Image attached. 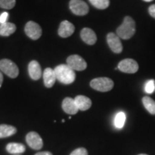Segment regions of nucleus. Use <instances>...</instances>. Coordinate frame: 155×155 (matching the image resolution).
<instances>
[{
  "mask_svg": "<svg viewBox=\"0 0 155 155\" xmlns=\"http://www.w3.org/2000/svg\"><path fill=\"white\" fill-rule=\"evenodd\" d=\"M136 32V23L133 18L127 16L123 22L116 29V35L124 40H129L132 38Z\"/></svg>",
  "mask_w": 155,
  "mask_h": 155,
  "instance_id": "1",
  "label": "nucleus"
},
{
  "mask_svg": "<svg viewBox=\"0 0 155 155\" xmlns=\"http://www.w3.org/2000/svg\"><path fill=\"white\" fill-rule=\"evenodd\" d=\"M57 80L63 84H71L74 82L75 79V73L68 65L65 64L58 65L54 69Z\"/></svg>",
  "mask_w": 155,
  "mask_h": 155,
  "instance_id": "2",
  "label": "nucleus"
},
{
  "mask_svg": "<svg viewBox=\"0 0 155 155\" xmlns=\"http://www.w3.org/2000/svg\"><path fill=\"white\" fill-rule=\"evenodd\" d=\"M90 86L92 88L98 91L108 92L114 88V83L109 78L101 77L93 79L91 81Z\"/></svg>",
  "mask_w": 155,
  "mask_h": 155,
  "instance_id": "3",
  "label": "nucleus"
},
{
  "mask_svg": "<svg viewBox=\"0 0 155 155\" xmlns=\"http://www.w3.org/2000/svg\"><path fill=\"white\" fill-rule=\"evenodd\" d=\"M0 70L11 78H15L19 75L17 65L9 59H2L0 61Z\"/></svg>",
  "mask_w": 155,
  "mask_h": 155,
  "instance_id": "4",
  "label": "nucleus"
},
{
  "mask_svg": "<svg viewBox=\"0 0 155 155\" xmlns=\"http://www.w3.org/2000/svg\"><path fill=\"white\" fill-rule=\"evenodd\" d=\"M69 7L73 14L78 16H84L89 11L88 5L83 0H71Z\"/></svg>",
  "mask_w": 155,
  "mask_h": 155,
  "instance_id": "5",
  "label": "nucleus"
},
{
  "mask_svg": "<svg viewBox=\"0 0 155 155\" xmlns=\"http://www.w3.org/2000/svg\"><path fill=\"white\" fill-rule=\"evenodd\" d=\"M67 65L73 71H82L87 68L86 61L78 55H70L67 58Z\"/></svg>",
  "mask_w": 155,
  "mask_h": 155,
  "instance_id": "6",
  "label": "nucleus"
},
{
  "mask_svg": "<svg viewBox=\"0 0 155 155\" xmlns=\"http://www.w3.org/2000/svg\"><path fill=\"white\" fill-rule=\"evenodd\" d=\"M118 69L123 73L133 74L138 71L139 65L137 62L134 59L127 58L120 61L118 65Z\"/></svg>",
  "mask_w": 155,
  "mask_h": 155,
  "instance_id": "7",
  "label": "nucleus"
},
{
  "mask_svg": "<svg viewBox=\"0 0 155 155\" xmlns=\"http://www.w3.org/2000/svg\"><path fill=\"white\" fill-rule=\"evenodd\" d=\"M25 34L32 40H38L42 35L41 27L33 21H29L25 25Z\"/></svg>",
  "mask_w": 155,
  "mask_h": 155,
  "instance_id": "8",
  "label": "nucleus"
},
{
  "mask_svg": "<svg viewBox=\"0 0 155 155\" xmlns=\"http://www.w3.org/2000/svg\"><path fill=\"white\" fill-rule=\"evenodd\" d=\"M106 40H107V43L109 48L114 53L119 54L121 53L123 50V46L120 40V38L114 32H110L107 35Z\"/></svg>",
  "mask_w": 155,
  "mask_h": 155,
  "instance_id": "9",
  "label": "nucleus"
},
{
  "mask_svg": "<svg viewBox=\"0 0 155 155\" xmlns=\"http://www.w3.org/2000/svg\"><path fill=\"white\" fill-rule=\"evenodd\" d=\"M26 141L30 148L38 150L42 149L43 141L40 136L35 131H30L26 136Z\"/></svg>",
  "mask_w": 155,
  "mask_h": 155,
  "instance_id": "10",
  "label": "nucleus"
},
{
  "mask_svg": "<svg viewBox=\"0 0 155 155\" xmlns=\"http://www.w3.org/2000/svg\"><path fill=\"white\" fill-rule=\"evenodd\" d=\"M75 31V27L72 23H71L69 21L64 20L60 25L59 29H58V35L61 38H68L71 35H72Z\"/></svg>",
  "mask_w": 155,
  "mask_h": 155,
  "instance_id": "11",
  "label": "nucleus"
},
{
  "mask_svg": "<svg viewBox=\"0 0 155 155\" xmlns=\"http://www.w3.org/2000/svg\"><path fill=\"white\" fill-rule=\"evenodd\" d=\"M81 38L86 44L93 45L97 41V36L94 31L88 28H83L81 32Z\"/></svg>",
  "mask_w": 155,
  "mask_h": 155,
  "instance_id": "12",
  "label": "nucleus"
},
{
  "mask_svg": "<svg viewBox=\"0 0 155 155\" xmlns=\"http://www.w3.org/2000/svg\"><path fill=\"white\" fill-rule=\"evenodd\" d=\"M28 72L32 80H39L42 76V69L40 63L36 61H31L28 65Z\"/></svg>",
  "mask_w": 155,
  "mask_h": 155,
  "instance_id": "13",
  "label": "nucleus"
},
{
  "mask_svg": "<svg viewBox=\"0 0 155 155\" xmlns=\"http://www.w3.org/2000/svg\"><path fill=\"white\" fill-rule=\"evenodd\" d=\"M62 108L65 113L71 114V115H74L78 111V108L75 104L74 99L68 98V97L63 100V103H62Z\"/></svg>",
  "mask_w": 155,
  "mask_h": 155,
  "instance_id": "14",
  "label": "nucleus"
},
{
  "mask_svg": "<svg viewBox=\"0 0 155 155\" xmlns=\"http://www.w3.org/2000/svg\"><path fill=\"white\" fill-rule=\"evenodd\" d=\"M57 80L55 76V71L50 68H47L43 72V81L44 84L47 88H51L55 84V81Z\"/></svg>",
  "mask_w": 155,
  "mask_h": 155,
  "instance_id": "15",
  "label": "nucleus"
},
{
  "mask_svg": "<svg viewBox=\"0 0 155 155\" xmlns=\"http://www.w3.org/2000/svg\"><path fill=\"white\" fill-rule=\"evenodd\" d=\"M74 101L78 110H81V111H86L89 109L92 105L91 100L88 97L82 96V95L77 96L74 98Z\"/></svg>",
  "mask_w": 155,
  "mask_h": 155,
  "instance_id": "16",
  "label": "nucleus"
},
{
  "mask_svg": "<svg viewBox=\"0 0 155 155\" xmlns=\"http://www.w3.org/2000/svg\"><path fill=\"white\" fill-rule=\"evenodd\" d=\"M17 30L16 25L11 22H5L0 25V35L8 37L12 35Z\"/></svg>",
  "mask_w": 155,
  "mask_h": 155,
  "instance_id": "17",
  "label": "nucleus"
},
{
  "mask_svg": "<svg viewBox=\"0 0 155 155\" xmlns=\"http://www.w3.org/2000/svg\"><path fill=\"white\" fill-rule=\"evenodd\" d=\"M17 133V129L11 125H0V139L11 137Z\"/></svg>",
  "mask_w": 155,
  "mask_h": 155,
  "instance_id": "18",
  "label": "nucleus"
},
{
  "mask_svg": "<svg viewBox=\"0 0 155 155\" xmlns=\"http://www.w3.org/2000/svg\"><path fill=\"white\" fill-rule=\"evenodd\" d=\"M6 150L10 154H22L25 152V146L20 143H9L6 147Z\"/></svg>",
  "mask_w": 155,
  "mask_h": 155,
  "instance_id": "19",
  "label": "nucleus"
},
{
  "mask_svg": "<svg viewBox=\"0 0 155 155\" xmlns=\"http://www.w3.org/2000/svg\"><path fill=\"white\" fill-rule=\"evenodd\" d=\"M143 105L149 113L155 115V101L149 96H144L142 98Z\"/></svg>",
  "mask_w": 155,
  "mask_h": 155,
  "instance_id": "20",
  "label": "nucleus"
},
{
  "mask_svg": "<svg viewBox=\"0 0 155 155\" xmlns=\"http://www.w3.org/2000/svg\"><path fill=\"white\" fill-rule=\"evenodd\" d=\"M126 114L124 112L120 111L116 114L114 119V126L117 129H122L125 124Z\"/></svg>",
  "mask_w": 155,
  "mask_h": 155,
  "instance_id": "21",
  "label": "nucleus"
},
{
  "mask_svg": "<svg viewBox=\"0 0 155 155\" xmlns=\"http://www.w3.org/2000/svg\"><path fill=\"white\" fill-rule=\"evenodd\" d=\"M90 3L98 9H105L109 7V0H89Z\"/></svg>",
  "mask_w": 155,
  "mask_h": 155,
  "instance_id": "22",
  "label": "nucleus"
},
{
  "mask_svg": "<svg viewBox=\"0 0 155 155\" xmlns=\"http://www.w3.org/2000/svg\"><path fill=\"white\" fill-rule=\"evenodd\" d=\"M16 0H0V7L5 9H11L15 6Z\"/></svg>",
  "mask_w": 155,
  "mask_h": 155,
  "instance_id": "23",
  "label": "nucleus"
},
{
  "mask_svg": "<svg viewBox=\"0 0 155 155\" xmlns=\"http://www.w3.org/2000/svg\"><path fill=\"white\" fill-rule=\"evenodd\" d=\"M155 90V81L153 79L148 81L144 86V91L147 94H151Z\"/></svg>",
  "mask_w": 155,
  "mask_h": 155,
  "instance_id": "24",
  "label": "nucleus"
},
{
  "mask_svg": "<svg viewBox=\"0 0 155 155\" xmlns=\"http://www.w3.org/2000/svg\"><path fill=\"white\" fill-rule=\"evenodd\" d=\"M70 155H88V151L85 148H78L73 151Z\"/></svg>",
  "mask_w": 155,
  "mask_h": 155,
  "instance_id": "25",
  "label": "nucleus"
},
{
  "mask_svg": "<svg viewBox=\"0 0 155 155\" xmlns=\"http://www.w3.org/2000/svg\"><path fill=\"white\" fill-rule=\"evenodd\" d=\"M9 14L7 12H3L2 14L0 15V24H4V23L7 22V18H8Z\"/></svg>",
  "mask_w": 155,
  "mask_h": 155,
  "instance_id": "26",
  "label": "nucleus"
},
{
  "mask_svg": "<svg viewBox=\"0 0 155 155\" xmlns=\"http://www.w3.org/2000/svg\"><path fill=\"white\" fill-rule=\"evenodd\" d=\"M149 14L150 16L155 19V5H152L148 9Z\"/></svg>",
  "mask_w": 155,
  "mask_h": 155,
  "instance_id": "27",
  "label": "nucleus"
},
{
  "mask_svg": "<svg viewBox=\"0 0 155 155\" xmlns=\"http://www.w3.org/2000/svg\"><path fill=\"white\" fill-rule=\"evenodd\" d=\"M35 155H53L51 152H40L35 154Z\"/></svg>",
  "mask_w": 155,
  "mask_h": 155,
  "instance_id": "28",
  "label": "nucleus"
},
{
  "mask_svg": "<svg viewBox=\"0 0 155 155\" xmlns=\"http://www.w3.org/2000/svg\"><path fill=\"white\" fill-rule=\"evenodd\" d=\"M3 83V75L2 73L0 72V88H1L2 85Z\"/></svg>",
  "mask_w": 155,
  "mask_h": 155,
  "instance_id": "29",
  "label": "nucleus"
},
{
  "mask_svg": "<svg viewBox=\"0 0 155 155\" xmlns=\"http://www.w3.org/2000/svg\"><path fill=\"white\" fill-rule=\"evenodd\" d=\"M144 2H152L153 0H144Z\"/></svg>",
  "mask_w": 155,
  "mask_h": 155,
  "instance_id": "30",
  "label": "nucleus"
},
{
  "mask_svg": "<svg viewBox=\"0 0 155 155\" xmlns=\"http://www.w3.org/2000/svg\"><path fill=\"white\" fill-rule=\"evenodd\" d=\"M139 155H147V154H139Z\"/></svg>",
  "mask_w": 155,
  "mask_h": 155,
  "instance_id": "31",
  "label": "nucleus"
},
{
  "mask_svg": "<svg viewBox=\"0 0 155 155\" xmlns=\"http://www.w3.org/2000/svg\"><path fill=\"white\" fill-rule=\"evenodd\" d=\"M17 155H18V154H17Z\"/></svg>",
  "mask_w": 155,
  "mask_h": 155,
  "instance_id": "32",
  "label": "nucleus"
}]
</instances>
